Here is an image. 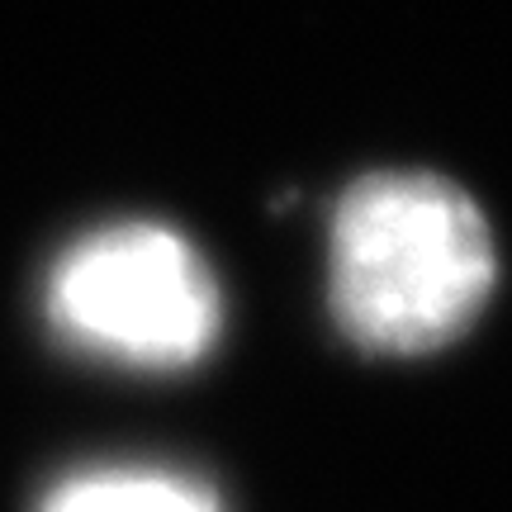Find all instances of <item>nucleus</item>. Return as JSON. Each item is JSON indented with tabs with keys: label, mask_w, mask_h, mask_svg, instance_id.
Listing matches in <instances>:
<instances>
[{
	"label": "nucleus",
	"mask_w": 512,
	"mask_h": 512,
	"mask_svg": "<svg viewBox=\"0 0 512 512\" xmlns=\"http://www.w3.org/2000/svg\"><path fill=\"white\" fill-rule=\"evenodd\" d=\"M494 285V228L437 171H370L332 209L328 309L370 356L446 351L475 328Z\"/></svg>",
	"instance_id": "obj_1"
},
{
	"label": "nucleus",
	"mask_w": 512,
	"mask_h": 512,
	"mask_svg": "<svg viewBox=\"0 0 512 512\" xmlns=\"http://www.w3.org/2000/svg\"><path fill=\"white\" fill-rule=\"evenodd\" d=\"M48 313L76 347L138 370L195 366L223 323L219 280L166 223H110L72 242L48 280Z\"/></svg>",
	"instance_id": "obj_2"
},
{
	"label": "nucleus",
	"mask_w": 512,
	"mask_h": 512,
	"mask_svg": "<svg viewBox=\"0 0 512 512\" xmlns=\"http://www.w3.org/2000/svg\"><path fill=\"white\" fill-rule=\"evenodd\" d=\"M38 512H223L209 484L171 470H91L57 484Z\"/></svg>",
	"instance_id": "obj_3"
}]
</instances>
